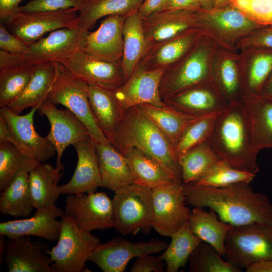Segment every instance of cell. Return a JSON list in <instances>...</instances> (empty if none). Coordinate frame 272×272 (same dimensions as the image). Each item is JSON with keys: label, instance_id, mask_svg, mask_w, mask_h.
Here are the masks:
<instances>
[{"label": "cell", "instance_id": "obj_7", "mask_svg": "<svg viewBox=\"0 0 272 272\" xmlns=\"http://www.w3.org/2000/svg\"><path fill=\"white\" fill-rule=\"evenodd\" d=\"M225 259L240 269L272 260V225L258 223L234 227L225 240Z\"/></svg>", "mask_w": 272, "mask_h": 272}, {"label": "cell", "instance_id": "obj_32", "mask_svg": "<svg viewBox=\"0 0 272 272\" xmlns=\"http://www.w3.org/2000/svg\"><path fill=\"white\" fill-rule=\"evenodd\" d=\"M135 107L164 134L173 147L185 128L200 117L187 115L166 105L160 107L143 104Z\"/></svg>", "mask_w": 272, "mask_h": 272}, {"label": "cell", "instance_id": "obj_27", "mask_svg": "<svg viewBox=\"0 0 272 272\" xmlns=\"http://www.w3.org/2000/svg\"><path fill=\"white\" fill-rule=\"evenodd\" d=\"M101 176V186L115 191L134 183L125 157L110 144L96 143Z\"/></svg>", "mask_w": 272, "mask_h": 272}, {"label": "cell", "instance_id": "obj_47", "mask_svg": "<svg viewBox=\"0 0 272 272\" xmlns=\"http://www.w3.org/2000/svg\"><path fill=\"white\" fill-rule=\"evenodd\" d=\"M0 48L11 54L22 55L29 52V48L21 39L11 33L3 23L0 25Z\"/></svg>", "mask_w": 272, "mask_h": 272}, {"label": "cell", "instance_id": "obj_17", "mask_svg": "<svg viewBox=\"0 0 272 272\" xmlns=\"http://www.w3.org/2000/svg\"><path fill=\"white\" fill-rule=\"evenodd\" d=\"M37 111L48 120L50 130L46 136L54 146L57 154L56 167L64 169L61 158L66 148L89 135L84 123L68 109H58L54 104L45 100ZM90 136V135H89Z\"/></svg>", "mask_w": 272, "mask_h": 272}, {"label": "cell", "instance_id": "obj_20", "mask_svg": "<svg viewBox=\"0 0 272 272\" xmlns=\"http://www.w3.org/2000/svg\"><path fill=\"white\" fill-rule=\"evenodd\" d=\"M126 17L107 16L99 28L88 32L81 50L102 60L116 63L123 54V26Z\"/></svg>", "mask_w": 272, "mask_h": 272}, {"label": "cell", "instance_id": "obj_9", "mask_svg": "<svg viewBox=\"0 0 272 272\" xmlns=\"http://www.w3.org/2000/svg\"><path fill=\"white\" fill-rule=\"evenodd\" d=\"M75 8L52 11L20 12L1 21L13 34L27 45L46 33L63 28H77L79 17Z\"/></svg>", "mask_w": 272, "mask_h": 272}, {"label": "cell", "instance_id": "obj_52", "mask_svg": "<svg viewBox=\"0 0 272 272\" xmlns=\"http://www.w3.org/2000/svg\"><path fill=\"white\" fill-rule=\"evenodd\" d=\"M22 0H0V18L3 21L18 12L19 4Z\"/></svg>", "mask_w": 272, "mask_h": 272}, {"label": "cell", "instance_id": "obj_50", "mask_svg": "<svg viewBox=\"0 0 272 272\" xmlns=\"http://www.w3.org/2000/svg\"><path fill=\"white\" fill-rule=\"evenodd\" d=\"M201 9L198 0H168L163 10L199 11Z\"/></svg>", "mask_w": 272, "mask_h": 272}, {"label": "cell", "instance_id": "obj_26", "mask_svg": "<svg viewBox=\"0 0 272 272\" xmlns=\"http://www.w3.org/2000/svg\"><path fill=\"white\" fill-rule=\"evenodd\" d=\"M248 116L252 147L257 153L272 149V100L260 95L243 96Z\"/></svg>", "mask_w": 272, "mask_h": 272}, {"label": "cell", "instance_id": "obj_14", "mask_svg": "<svg viewBox=\"0 0 272 272\" xmlns=\"http://www.w3.org/2000/svg\"><path fill=\"white\" fill-rule=\"evenodd\" d=\"M51 249L41 238L32 240L30 236L6 237L1 258L9 272H53Z\"/></svg>", "mask_w": 272, "mask_h": 272}, {"label": "cell", "instance_id": "obj_49", "mask_svg": "<svg viewBox=\"0 0 272 272\" xmlns=\"http://www.w3.org/2000/svg\"><path fill=\"white\" fill-rule=\"evenodd\" d=\"M257 33L251 39L255 47L272 51V25Z\"/></svg>", "mask_w": 272, "mask_h": 272}, {"label": "cell", "instance_id": "obj_45", "mask_svg": "<svg viewBox=\"0 0 272 272\" xmlns=\"http://www.w3.org/2000/svg\"><path fill=\"white\" fill-rule=\"evenodd\" d=\"M229 3L258 25H272V0H230Z\"/></svg>", "mask_w": 272, "mask_h": 272}, {"label": "cell", "instance_id": "obj_4", "mask_svg": "<svg viewBox=\"0 0 272 272\" xmlns=\"http://www.w3.org/2000/svg\"><path fill=\"white\" fill-rule=\"evenodd\" d=\"M56 73L45 100L62 105L85 125L96 143L110 144L97 124L88 97V85L72 74L62 63L55 62Z\"/></svg>", "mask_w": 272, "mask_h": 272}, {"label": "cell", "instance_id": "obj_41", "mask_svg": "<svg viewBox=\"0 0 272 272\" xmlns=\"http://www.w3.org/2000/svg\"><path fill=\"white\" fill-rule=\"evenodd\" d=\"M219 114L200 117L185 128L173 147L175 154L177 158L193 148L209 140Z\"/></svg>", "mask_w": 272, "mask_h": 272}, {"label": "cell", "instance_id": "obj_57", "mask_svg": "<svg viewBox=\"0 0 272 272\" xmlns=\"http://www.w3.org/2000/svg\"><path fill=\"white\" fill-rule=\"evenodd\" d=\"M198 1L201 8H208V6L211 5L212 3L214 6L215 0H198Z\"/></svg>", "mask_w": 272, "mask_h": 272}, {"label": "cell", "instance_id": "obj_19", "mask_svg": "<svg viewBox=\"0 0 272 272\" xmlns=\"http://www.w3.org/2000/svg\"><path fill=\"white\" fill-rule=\"evenodd\" d=\"M59 62L88 85L118 88L126 81L121 60L116 63L110 62L97 59L78 50Z\"/></svg>", "mask_w": 272, "mask_h": 272}, {"label": "cell", "instance_id": "obj_12", "mask_svg": "<svg viewBox=\"0 0 272 272\" xmlns=\"http://www.w3.org/2000/svg\"><path fill=\"white\" fill-rule=\"evenodd\" d=\"M168 244L164 241L152 239L146 242H130L121 237L99 243L88 259L103 272H124L133 258L159 253Z\"/></svg>", "mask_w": 272, "mask_h": 272}, {"label": "cell", "instance_id": "obj_37", "mask_svg": "<svg viewBox=\"0 0 272 272\" xmlns=\"http://www.w3.org/2000/svg\"><path fill=\"white\" fill-rule=\"evenodd\" d=\"M220 159L208 141L178 157L183 184L195 182L203 176Z\"/></svg>", "mask_w": 272, "mask_h": 272}, {"label": "cell", "instance_id": "obj_24", "mask_svg": "<svg viewBox=\"0 0 272 272\" xmlns=\"http://www.w3.org/2000/svg\"><path fill=\"white\" fill-rule=\"evenodd\" d=\"M114 88L88 85V97L91 110L97 125L115 148L119 129L126 111L118 102Z\"/></svg>", "mask_w": 272, "mask_h": 272}, {"label": "cell", "instance_id": "obj_54", "mask_svg": "<svg viewBox=\"0 0 272 272\" xmlns=\"http://www.w3.org/2000/svg\"><path fill=\"white\" fill-rule=\"evenodd\" d=\"M12 140V134L9 125L4 116L0 113V142L11 143Z\"/></svg>", "mask_w": 272, "mask_h": 272}, {"label": "cell", "instance_id": "obj_11", "mask_svg": "<svg viewBox=\"0 0 272 272\" xmlns=\"http://www.w3.org/2000/svg\"><path fill=\"white\" fill-rule=\"evenodd\" d=\"M193 47L165 70L159 87L163 101L189 88L208 82L207 52L201 47Z\"/></svg>", "mask_w": 272, "mask_h": 272}, {"label": "cell", "instance_id": "obj_21", "mask_svg": "<svg viewBox=\"0 0 272 272\" xmlns=\"http://www.w3.org/2000/svg\"><path fill=\"white\" fill-rule=\"evenodd\" d=\"M73 146L78 156L77 166L69 181L58 186V192L67 195L95 192L101 181L96 143L88 135Z\"/></svg>", "mask_w": 272, "mask_h": 272}, {"label": "cell", "instance_id": "obj_46", "mask_svg": "<svg viewBox=\"0 0 272 272\" xmlns=\"http://www.w3.org/2000/svg\"><path fill=\"white\" fill-rule=\"evenodd\" d=\"M87 0H31L26 5L20 6V12L52 11L75 8L79 11Z\"/></svg>", "mask_w": 272, "mask_h": 272}, {"label": "cell", "instance_id": "obj_56", "mask_svg": "<svg viewBox=\"0 0 272 272\" xmlns=\"http://www.w3.org/2000/svg\"><path fill=\"white\" fill-rule=\"evenodd\" d=\"M230 0H215L214 8H222L229 3Z\"/></svg>", "mask_w": 272, "mask_h": 272}, {"label": "cell", "instance_id": "obj_25", "mask_svg": "<svg viewBox=\"0 0 272 272\" xmlns=\"http://www.w3.org/2000/svg\"><path fill=\"white\" fill-rule=\"evenodd\" d=\"M197 33L189 30L147 48L139 64L148 70L167 67L186 54L195 45Z\"/></svg>", "mask_w": 272, "mask_h": 272}, {"label": "cell", "instance_id": "obj_8", "mask_svg": "<svg viewBox=\"0 0 272 272\" xmlns=\"http://www.w3.org/2000/svg\"><path fill=\"white\" fill-rule=\"evenodd\" d=\"M62 221L59 239L50 253L53 272L86 271V262L100 243V239L80 229L67 216Z\"/></svg>", "mask_w": 272, "mask_h": 272}, {"label": "cell", "instance_id": "obj_40", "mask_svg": "<svg viewBox=\"0 0 272 272\" xmlns=\"http://www.w3.org/2000/svg\"><path fill=\"white\" fill-rule=\"evenodd\" d=\"M255 176L254 173L235 168L220 159L203 176L191 184L208 187H225L242 183H250Z\"/></svg>", "mask_w": 272, "mask_h": 272}, {"label": "cell", "instance_id": "obj_6", "mask_svg": "<svg viewBox=\"0 0 272 272\" xmlns=\"http://www.w3.org/2000/svg\"><path fill=\"white\" fill-rule=\"evenodd\" d=\"M114 192L113 227L116 231L123 236L138 232L148 234L152 228V189L134 183Z\"/></svg>", "mask_w": 272, "mask_h": 272}, {"label": "cell", "instance_id": "obj_29", "mask_svg": "<svg viewBox=\"0 0 272 272\" xmlns=\"http://www.w3.org/2000/svg\"><path fill=\"white\" fill-rule=\"evenodd\" d=\"M120 153L126 159L134 183L153 189L177 181L157 161L138 149L128 148Z\"/></svg>", "mask_w": 272, "mask_h": 272}, {"label": "cell", "instance_id": "obj_43", "mask_svg": "<svg viewBox=\"0 0 272 272\" xmlns=\"http://www.w3.org/2000/svg\"><path fill=\"white\" fill-rule=\"evenodd\" d=\"M202 15L218 27L227 31L251 30L260 26L233 6L213 8Z\"/></svg>", "mask_w": 272, "mask_h": 272}, {"label": "cell", "instance_id": "obj_28", "mask_svg": "<svg viewBox=\"0 0 272 272\" xmlns=\"http://www.w3.org/2000/svg\"><path fill=\"white\" fill-rule=\"evenodd\" d=\"M55 73V62L34 65L31 79L26 88L7 107L12 112L19 114L27 108L40 106L46 99Z\"/></svg>", "mask_w": 272, "mask_h": 272}, {"label": "cell", "instance_id": "obj_38", "mask_svg": "<svg viewBox=\"0 0 272 272\" xmlns=\"http://www.w3.org/2000/svg\"><path fill=\"white\" fill-rule=\"evenodd\" d=\"M42 162L21 153L13 144L0 142V190L22 172H30Z\"/></svg>", "mask_w": 272, "mask_h": 272}, {"label": "cell", "instance_id": "obj_36", "mask_svg": "<svg viewBox=\"0 0 272 272\" xmlns=\"http://www.w3.org/2000/svg\"><path fill=\"white\" fill-rule=\"evenodd\" d=\"M171 238L170 243L159 257L166 264V271L177 272L186 265L193 251L202 241L192 232L188 222Z\"/></svg>", "mask_w": 272, "mask_h": 272}, {"label": "cell", "instance_id": "obj_2", "mask_svg": "<svg viewBox=\"0 0 272 272\" xmlns=\"http://www.w3.org/2000/svg\"><path fill=\"white\" fill-rule=\"evenodd\" d=\"M208 143L220 159L256 174L257 155L252 144L250 122L243 101L230 103L216 118Z\"/></svg>", "mask_w": 272, "mask_h": 272}, {"label": "cell", "instance_id": "obj_30", "mask_svg": "<svg viewBox=\"0 0 272 272\" xmlns=\"http://www.w3.org/2000/svg\"><path fill=\"white\" fill-rule=\"evenodd\" d=\"M209 210L195 207L191 211L188 224L195 235L223 257L227 235L234 226L221 221L214 211Z\"/></svg>", "mask_w": 272, "mask_h": 272}, {"label": "cell", "instance_id": "obj_42", "mask_svg": "<svg viewBox=\"0 0 272 272\" xmlns=\"http://www.w3.org/2000/svg\"><path fill=\"white\" fill-rule=\"evenodd\" d=\"M209 244L201 242L191 254L189 272H241L242 270L226 260Z\"/></svg>", "mask_w": 272, "mask_h": 272}, {"label": "cell", "instance_id": "obj_34", "mask_svg": "<svg viewBox=\"0 0 272 272\" xmlns=\"http://www.w3.org/2000/svg\"><path fill=\"white\" fill-rule=\"evenodd\" d=\"M29 173L22 172L2 191L0 213L13 217L27 218L35 209L30 194Z\"/></svg>", "mask_w": 272, "mask_h": 272}, {"label": "cell", "instance_id": "obj_3", "mask_svg": "<svg viewBox=\"0 0 272 272\" xmlns=\"http://www.w3.org/2000/svg\"><path fill=\"white\" fill-rule=\"evenodd\" d=\"M134 148L155 159L178 182L181 170L173 147L164 134L137 108L126 111L115 148L119 152Z\"/></svg>", "mask_w": 272, "mask_h": 272}, {"label": "cell", "instance_id": "obj_39", "mask_svg": "<svg viewBox=\"0 0 272 272\" xmlns=\"http://www.w3.org/2000/svg\"><path fill=\"white\" fill-rule=\"evenodd\" d=\"M33 65H20L0 69V108L7 107L26 88L33 74Z\"/></svg>", "mask_w": 272, "mask_h": 272}, {"label": "cell", "instance_id": "obj_51", "mask_svg": "<svg viewBox=\"0 0 272 272\" xmlns=\"http://www.w3.org/2000/svg\"><path fill=\"white\" fill-rule=\"evenodd\" d=\"M168 0H145L138 9L142 18L163 10Z\"/></svg>", "mask_w": 272, "mask_h": 272}, {"label": "cell", "instance_id": "obj_5", "mask_svg": "<svg viewBox=\"0 0 272 272\" xmlns=\"http://www.w3.org/2000/svg\"><path fill=\"white\" fill-rule=\"evenodd\" d=\"M88 32L79 27L58 29L28 45L29 52L25 54H13L1 50L0 69L14 65L60 62L81 49Z\"/></svg>", "mask_w": 272, "mask_h": 272}, {"label": "cell", "instance_id": "obj_23", "mask_svg": "<svg viewBox=\"0 0 272 272\" xmlns=\"http://www.w3.org/2000/svg\"><path fill=\"white\" fill-rule=\"evenodd\" d=\"M197 12L186 10H163L142 18L146 49L159 42L191 30L196 22Z\"/></svg>", "mask_w": 272, "mask_h": 272}, {"label": "cell", "instance_id": "obj_22", "mask_svg": "<svg viewBox=\"0 0 272 272\" xmlns=\"http://www.w3.org/2000/svg\"><path fill=\"white\" fill-rule=\"evenodd\" d=\"M203 83L189 88L164 100V103L179 111L195 117L218 114L229 104L219 90Z\"/></svg>", "mask_w": 272, "mask_h": 272}, {"label": "cell", "instance_id": "obj_48", "mask_svg": "<svg viewBox=\"0 0 272 272\" xmlns=\"http://www.w3.org/2000/svg\"><path fill=\"white\" fill-rule=\"evenodd\" d=\"M166 267L160 257L151 254H146L137 258L131 272H162Z\"/></svg>", "mask_w": 272, "mask_h": 272}, {"label": "cell", "instance_id": "obj_44", "mask_svg": "<svg viewBox=\"0 0 272 272\" xmlns=\"http://www.w3.org/2000/svg\"><path fill=\"white\" fill-rule=\"evenodd\" d=\"M264 50L255 56L246 77L243 79L242 97L259 95L262 86L272 72V51Z\"/></svg>", "mask_w": 272, "mask_h": 272}, {"label": "cell", "instance_id": "obj_18", "mask_svg": "<svg viewBox=\"0 0 272 272\" xmlns=\"http://www.w3.org/2000/svg\"><path fill=\"white\" fill-rule=\"evenodd\" d=\"M64 210L56 205L37 209L30 218L9 220L0 223V235L8 238L33 236L49 242L59 239Z\"/></svg>", "mask_w": 272, "mask_h": 272}, {"label": "cell", "instance_id": "obj_35", "mask_svg": "<svg viewBox=\"0 0 272 272\" xmlns=\"http://www.w3.org/2000/svg\"><path fill=\"white\" fill-rule=\"evenodd\" d=\"M145 0H87L79 11V27L88 31L97 22L105 16H127L137 11Z\"/></svg>", "mask_w": 272, "mask_h": 272}, {"label": "cell", "instance_id": "obj_1", "mask_svg": "<svg viewBox=\"0 0 272 272\" xmlns=\"http://www.w3.org/2000/svg\"><path fill=\"white\" fill-rule=\"evenodd\" d=\"M183 187L187 204L208 208L221 221L234 227L272 225V203L266 195L255 192L250 183L221 188L183 183Z\"/></svg>", "mask_w": 272, "mask_h": 272}, {"label": "cell", "instance_id": "obj_55", "mask_svg": "<svg viewBox=\"0 0 272 272\" xmlns=\"http://www.w3.org/2000/svg\"><path fill=\"white\" fill-rule=\"evenodd\" d=\"M259 95L272 100V72L262 86Z\"/></svg>", "mask_w": 272, "mask_h": 272}, {"label": "cell", "instance_id": "obj_16", "mask_svg": "<svg viewBox=\"0 0 272 272\" xmlns=\"http://www.w3.org/2000/svg\"><path fill=\"white\" fill-rule=\"evenodd\" d=\"M166 68L148 70L138 64L131 76L121 86L114 88L115 96L122 109L125 112L143 104L165 106L160 96L159 87Z\"/></svg>", "mask_w": 272, "mask_h": 272}, {"label": "cell", "instance_id": "obj_33", "mask_svg": "<svg viewBox=\"0 0 272 272\" xmlns=\"http://www.w3.org/2000/svg\"><path fill=\"white\" fill-rule=\"evenodd\" d=\"M142 20L137 11L126 16L123 24L121 65L125 81L133 73L146 49Z\"/></svg>", "mask_w": 272, "mask_h": 272}, {"label": "cell", "instance_id": "obj_10", "mask_svg": "<svg viewBox=\"0 0 272 272\" xmlns=\"http://www.w3.org/2000/svg\"><path fill=\"white\" fill-rule=\"evenodd\" d=\"M152 190V228L159 235L171 238L188 222L191 213L186 206L183 183L174 181Z\"/></svg>", "mask_w": 272, "mask_h": 272}, {"label": "cell", "instance_id": "obj_53", "mask_svg": "<svg viewBox=\"0 0 272 272\" xmlns=\"http://www.w3.org/2000/svg\"><path fill=\"white\" fill-rule=\"evenodd\" d=\"M246 270L247 272H272V260L256 262L250 265Z\"/></svg>", "mask_w": 272, "mask_h": 272}, {"label": "cell", "instance_id": "obj_31", "mask_svg": "<svg viewBox=\"0 0 272 272\" xmlns=\"http://www.w3.org/2000/svg\"><path fill=\"white\" fill-rule=\"evenodd\" d=\"M64 169L41 163L29 173V183L34 208L37 210L56 205L60 194L58 183Z\"/></svg>", "mask_w": 272, "mask_h": 272}, {"label": "cell", "instance_id": "obj_13", "mask_svg": "<svg viewBox=\"0 0 272 272\" xmlns=\"http://www.w3.org/2000/svg\"><path fill=\"white\" fill-rule=\"evenodd\" d=\"M64 214L81 230L91 232L113 227V203L103 192L67 195Z\"/></svg>", "mask_w": 272, "mask_h": 272}, {"label": "cell", "instance_id": "obj_15", "mask_svg": "<svg viewBox=\"0 0 272 272\" xmlns=\"http://www.w3.org/2000/svg\"><path fill=\"white\" fill-rule=\"evenodd\" d=\"M39 106L32 108L28 113L19 115L7 107L0 108V113L7 121L13 144L23 154L45 162L56 153L54 146L46 137L37 133L34 127V116Z\"/></svg>", "mask_w": 272, "mask_h": 272}]
</instances>
